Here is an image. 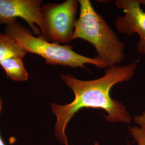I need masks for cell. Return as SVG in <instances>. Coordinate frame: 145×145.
<instances>
[{
    "mask_svg": "<svg viewBox=\"0 0 145 145\" xmlns=\"http://www.w3.org/2000/svg\"><path fill=\"white\" fill-rule=\"evenodd\" d=\"M139 60L129 65H116L107 67L101 78L83 80L71 74L60 75L74 94L72 102L65 105L51 103L52 112L57 117L54 135L62 145H69L66 129L71 120L80 110L84 108L104 110L105 119L111 123L130 124L132 118L125 106L120 101L112 99L110 91L119 83L130 81L135 75Z\"/></svg>",
    "mask_w": 145,
    "mask_h": 145,
    "instance_id": "cell-1",
    "label": "cell"
},
{
    "mask_svg": "<svg viewBox=\"0 0 145 145\" xmlns=\"http://www.w3.org/2000/svg\"><path fill=\"white\" fill-rule=\"evenodd\" d=\"M78 2L80 11L73 40L81 39L91 44L96 50L97 57L108 67L118 65L124 59V43L89 0H78Z\"/></svg>",
    "mask_w": 145,
    "mask_h": 145,
    "instance_id": "cell-2",
    "label": "cell"
},
{
    "mask_svg": "<svg viewBox=\"0 0 145 145\" xmlns=\"http://www.w3.org/2000/svg\"><path fill=\"white\" fill-rule=\"evenodd\" d=\"M6 25L5 33L12 37L27 53L44 58L47 65L77 68H85L86 65L90 64L99 68L108 67L98 57H88L75 52L72 46L62 45L49 42L40 36H33L30 30L16 20Z\"/></svg>",
    "mask_w": 145,
    "mask_h": 145,
    "instance_id": "cell-3",
    "label": "cell"
},
{
    "mask_svg": "<svg viewBox=\"0 0 145 145\" xmlns=\"http://www.w3.org/2000/svg\"><path fill=\"white\" fill-rule=\"evenodd\" d=\"M79 8L78 0H66L60 3H47L42 5L45 31L40 36L57 44L73 40Z\"/></svg>",
    "mask_w": 145,
    "mask_h": 145,
    "instance_id": "cell-4",
    "label": "cell"
},
{
    "mask_svg": "<svg viewBox=\"0 0 145 145\" xmlns=\"http://www.w3.org/2000/svg\"><path fill=\"white\" fill-rule=\"evenodd\" d=\"M42 3L41 0H0V24L21 18L35 35L42 36L45 31Z\"/></svg>",
    "mask_w": 145,
    "mask_h": 145,
    "instance_id": "cell-5",
    "label": "cell"
},
{
    "mask_svg": "<svg viewBox=\"0 0 145 145\" xmlns=\"http://www.w3.org/2000/svg\"><path fill=\"white\" fill-rule=\"evenodd\" d=\"M116 5L124 14L117 17L115 26L118 32L130 36L137 33L139 37L137 51L145 55V11L139 0H117Z\"/></svg>",
    "mask_w": 145,
    "mask_h": 145,
    "instance_id": "cell-6",
    "label": "cell"
},
{
    "mask_svg": "<svg viewBox=\"0 0 145 145\" xmlns=\"http://www.w3.org/2000/svg\"><path fill=\"white\" fill-rule=\"evenodd\" d=\"M27 52L7 33H0V61L11 57L23 59Z\"/></svg>",
    "mask_w": 145,
    "mask_h": 145,
    "instance_id": "cell-7",
    "label": "cell"
},
{
    "mask_svg": "<svg viewBox=\"0 0 145 145\" xmlns=\"http://www.w3.org/2000/svg\"><path fill=\"white\" fill-rule=\"evenodd\" d=\"M0 66L5 70L8 78L15 81H26L29 74L24 65L23 59L11 57L0 61Z\"/></svg>",
    "mask_w": 145,
    "mask_h": 145,
    "instance_id": "cell-8",
    "label": "cell"
},
{
    "mask_svg": "<svg viewBox=\"0 0 145 145\" xmlns=\"http://www.w3.org/2000/svg\"><path fill=\"white\" fill-rule=\"evenodd\" d=\"M129 132L138 145H145V129L134 126L129 128Z\"/></svg>",
    "mask_w": 145,
    "mask_h": 145,
    "instance_id": "cell-9",
    "label": "cell"
},
{
    "mask_svg": "<svg viewBox=\"0 0 145 145\" xmlns=\"http://www.w3.org/2000/svg\"><path fill=\"white\" fill-rule=\"evenodd\" d=\"M134 121L138 126L145 129V110L142 114H138L135 117Z\"/></svg>",
    "mask_w": 145,
    "mask_h": 145,
    "instance_id": "cell-10",
    "label": "cell"
},
{
    "mask_svg": "<svg viewBox=\"0 0 145 145\" xmlns=\"http://www.w3.org/2000/svg\"><path fill=\"white\" fill-rule=\"evenodd\" d=\"M2 105H3V100L0 97V114L2 110ZM0 145H5V143L4 142L3 139L2 138L1 135H0Z\"/></svg>",
    "mask_w": 145,
    "mask_h": 145,
    "instance_id": "cell-11",
    "label": "cell"
},
{
    "mask_svg": "<svg viewBox=\"0 0 145 145\" xmlns=\"http://www.w3.org/2000/svg\"><path fill=\"white\" fill-rule=\"evenodd\" d=\"M140 3L142 5H144L145 7V0H139Z\"/></svg>",
    "mask_w": 145,
    "mask_h": 145,
    "instance_id": "cell-12",
    "label": "cell"
}]
</instances>
